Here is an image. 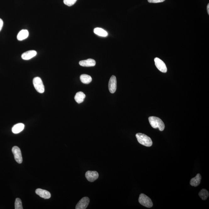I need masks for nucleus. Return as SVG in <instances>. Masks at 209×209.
I'll use <instances>...</instances> for the list:
<instances>
[{"instance_id": "obj_8", "label": "nucleus", "mask_w": 209, "mask_h": 209, "mask_svg": "<svg viewBox=\"0 0 209 209\" xmlns=\"http://www.w3.org/2000/svg\"><path fill=\"white\" fill-rule=\"evenodd\" d=\"M108 88L111 93H114L117 89V80L116 77L112 76L110 78L108 83Z\"/></svg>"}, {"instance_id": "obj_4", "label": "nucleus", "mask_w": 209, "mask_h": 209, "mask_svg": "<svg viewBox=\"0 0 209 209\" xmlns=\"http://www.w3.org/2000/svg\"><path fill=\"white\" fill-rule=\"evenodd\" d=\"M33 84L35 89L38 93H43L45 91V87L41 78L36 77L33 80Z\"/></svg>"}, {"instance_id": "obj_13", "label": "nucleus", "mask_w": 209, "mask_h": 209, "mask_svg": "<svg viewBox=\"0 0 209 209\" xmlns=\"http://www.w3.org/2000/svg\"><path fill=\"white\" fill-rule=\"evenodd\" d=\"M201 176L200 173L197 174L195 178H192L190 180V185L194 187L198 186L201 181Z\"/></svg>"}, {"instance_id": "obj_24", "label": "nucleus", "mask_w": 209, "mask_h": 209, "mask_svg": "<svg viewBox=\"0 0 209 209\" xmlns=\"http://www.w3.org/2000/svg\"><path fill=\"white\" fill-rule=\"evenodd\" d=\"M207 12H208V14H209V4H208V6H207Z\"/></svg>"}, {"instance_id": "obj_11", "label": "nucleus", "mask_w": 209, "mask_h": 209, "mask_svg": "<svg viewBox=\"0 0 209 209\" xmlns=\"http://www.w3.org/2000/svg\"><path fill=\"white\" fill-rule=\"evenodd\" d=\"M37 52L36 51L31 50L26 52L23 53L21 56V58L25 60H28L34 58L36 55Z\"/></svg>"}, {"instance_id": "obj_19", "label": "nucleus", "mask_w": 209, "mask_h": 209, "mask_svg": "<svg viewBox=\"0 0 209 209\" xmlns=\"http://www.w3.org/2000/svg\"><path fill=\"white\" fill-rule=\"evenodd\" d=\"M199 195L202 200H206L209 196V193L206 189H202L199 193Z\"/></svg>"}, {"instance_id": "obj_10", "label": "nucleus", "mask_w": 209, "mask_h": 209, "mask_svg": "<svg viewBox=\"0 0 209 209\" xmlns=\"http://www.w3.org/2000/svg\"><path fill=\"white\" fill-rule=\"evenodd\" d=\"M36 193L41 198L45 199H49L51 197V194L47 190L41 189H37L36 190Z\"/></svg>"}, {"instance_id": "obj_1", "label": "nucleus", "mask_w": 209, "mask_h": 209, "mask_svg": "<svg viewBox=\"0 0 209 209\" xmlns=\"http://www.w3.org/2000/svg\"><path fill=\"white\" fill-rule=\"evenodd\" d=\"M148 120L152 128L154 129L158 128L160 131H163L164 129V123L159 118L155 116H151L149 118Z\"/></svg>"}, {"instance_id": "obj_17", "label": "nucleus", "mask_w": 209, "mask_h": 209, "mask_svg": "<svg viewBox=\"0 0 209 209\" xmlns=\"http://www.w3.org/2000/svg\"><path fill=\"white\" fill-rule=\"evenodd\" d=\"M80 79L82 83L84 84H88L91 83L92 80L91 76H89V75L86 74H83L81 75V76L80 77Z\"/></svg>"}, {"instance_id": "obj_12", "label": "nucleus", "mask_w": 209, "mask_h": 209, "mask_svg": "<svg viewBox=\"0 0 209 209\" xmlns=\"http://www.w3.org/2000/svg\"><path fill=\"white\" fill-rule=\"evenodd\" d=\"M80 66L83 67H93L96 65V61L94 59L89 58L83 61H80L79 62Z\"/></svg>"}, {"instance_id": "obj_15", "label": "nucleus", "mask_w": 209, "mask_h": 209, "mask_svg": "<svg viewBox=\"0 0 209 209\" xmlns=\"http://www.w3.org/2000/svg\"><path fill=\"white\" fill-rule=\"evenodd\" d=\"M25 128V125L23 123H18L13 126L12 129L13 133L18 134L23 131Z\"/></svg>"}, {"instance_id": "obj_18", "label": "nucleus", "mask_w": 209, "mask_h": 209, "mask_svg": "<svg viewBox=\"0 0 209 209\" xmlns=\"http://www.w3.org/2000/svg\"><path fill=\"white\" fill-rule=\"evenodd\" d=\"M94 32L95 34L101 36L106 37L108 36V33L101 28H95Z\"/></svg>"}, {"instance_id": "obj_22", "label": "nucleus", "mask_w": 209, "mask_h": 209, "mask_svg": "<svg viewBox=\"0 0 209 209\" xmlns=\"http://www.w3.org/2000/svg\"><path fill=\"white\" fill-rule=\"evenodd\" d=\"M165 0H148L149 3H157L163 2Z\"/></svg>"}, {"instance_id": "obj_14", "label": "nucleus", "mask_w": 209, "mask_h": 209, "mask_svg": "<svg viewBox=\"0 0 209 209\" xmlns=\"http://www.w3.org/2000/svg\"><path fill=\"white\" fill-rule=\"evenodd\" d=\"M28 36H29V32L27 30H22L18 33L17 38L18 41H22L27 38Z\"/></svg>"}, {"instance_id": "obj_6", "label": "nucleus", "mask_w": 209, "mask_h": 209, "mask_svg": "<svg viewBox=\"0 0 209 209\" xmlns=\"http://www.w3.org/2000/svg\"><path fill=\"white\" fill-rule=\"evenodd\" d=\"M155 66L162 73H166L167 69L166 65L163 61L159 58H155L154 59Z\"/></svg>"}, {"instance_id": "obj_16", "label": "nucleus", "mask_w": 209, "mask_h": 209, "mask_svg": "<svg viewBox=\"0 0 209 209\" xmlns=\"http://www.w3.org/2000/svg\"><path fill=\"white\" fill-rule=\"evenodd\" d=\"M86 95L83 92L80 91L76 93L74 97L75 101L78 103H82L84 100Z\"/></svg>"}, {"instance_id": "obj_5", "label": "nucleus", "mask_w": 209, "mask_h": 209, "mask_svg": "<svg viewBox=\"0 0 209 209\" xmlns=\"http://www.w3.org/2000/svg\"><path fill=\"white\" fill-rule=\"evenodd\" d=\"M12 151L16 162L18 163H21L23 162V158L20 149L18 146H14L13 147Z\"/></svg>"}, {"instance_id": "obj_2", "label": "nucleus", "mask_w": 209, "mask_h": 209, "mask_svg": "<svg viewBox=\"0 0 209 209\" xmlns=\"http://www.w3.org/2000/svg\"><path fill=\"white\" fill-rule=\"evenodd\" d=\"M136 136L139 143L143 146L150 147L153 145V142L151 139L146 135L138 133L136 134Z\"/></svg>"}, {"instance_id": "obj_23", "label": "nucleus", "mask_w": 209, "mask_h": 209, "mask_svg": "<svg viewBox=\"0 0 209 209\" xmlns=\"http://www.w3.org/2000/svg\"><path fill=\"white\" fill-rule=\"evenodd\" d=\"M3 20L0 18V31L2 29L3 27Z\"/></svg>"}, {"instance_id": "obj_9", "label": "nucleus", "mask_w": 209, "mask_h": 209, "mask_svg": "<svg viewBox=\"0 0 209 209\" xmlns=\"http://www.w3.org/2000/svg\"><path fill=\"white\" fill-rule=\"evenodd\" d=\"M99 176V174L96 171H88L85 173V177L90 182L96 180Z\"/></svg>"}, {"instance_id": "obj_7", "label": "nucleus", "mask_w": 209, "mask_h": 209, "mask_svg": "<svg viewBox=\"0 0 209 209\" xmlns=\"http://www.w3.org/2000/svg\"><path fill=\"white\" fill-rule=\"evenodd\" d=\"M90 203V199L88 197H84L79 201L76 206V209H85L88 207Z\"/></svg>"}, {"instance_id": "obj_21", "label": "nucleus", "mask_w": 209, "mask_h": 209, "mask_svg": "<svg viewBox=\"0 0 209 209\" xmlns=\"http://www.w3.org/2000/svg\"><path fill=\"white\" fill-rule=\"evenodd\" d=\"M77 0H63V3L68 6H71L76 3Z\"/></svg>"}, {"instance_id": "obj_20", "label": "nucleus", "mask_w": 209, "mask_h": 209, "mask_svg": "<svg viewBox=\"0 0 209 209\" xmlns=\"http://www.w3.org/2000/svg\"><path fill=\"white\" fill-rule=\"evenodd\" d=\"M15 209H23L21 200L19 198H16L15 200Z\"/></svg>"}, {"instance_id": "obj_3", "label": "nucleus", "mask_w": 209, "mask_h": 209, "mask_svg": "<svg viewBox=\"0 0 209 209\" xmlns=\"http://www.w3.org/2000/svg\"><path fill=\"white\" fill-rule=\"evenodd\" d=\"M139 202L142 205L147 208H151L153 206L151 199L144 194H141L139 198Z\"/></svg>"}]
</instances>
